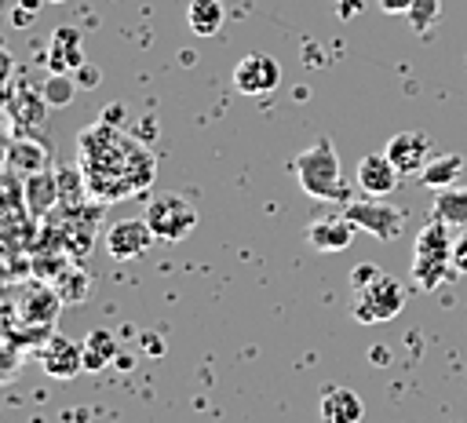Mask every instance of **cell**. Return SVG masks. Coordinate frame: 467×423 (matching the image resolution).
<instances>
[{
  "label": "cell",
  "instance_id": "1",
  "mask_svg": "<svg viewBox=\"0 0 467 423\" xmlns=\"http://www.w3.org/2000/svg\"><path fill=\"white\" fill-rule=\"evenodd\" d=\"M292 175L299 190L314 201H343V204L350 201V186L343 182V168L332 139H317L306 150H299L292 160Z\"/></svg>",
  "mask_w": 467,
  "mask_h": 423
},
{
  "label": "cell",
  "instance_id": "2",
  "mask_svg": "<svg viewBox=\"0 0 467 423\" xmlns=\"http://www.w3.org/2000/svg\"><path fill=\"white\" fill-rule=\"evenodd\" d=\"M449 222L431 219L412 244V281L423 292H434L445 281V270L452 266V241H449Z\"/></svg>",
  "mask_w": 467,
  "mask_h": 423
},
{
  "label": "cell",
  "instance_id": "3",
  "mask_svg": "<svg viewBox=\"0 0 467 423\" xmlns=\"http://www.w3.org/2000/svg\"><path fill=\"white\" fill-rule=\"evenodd\" d=\"M401 306H405V288L390 273H379L372 284L354 292V321H361V325L390 321L401 314Z\"/></svg>",
  "mask_w": 467,
  "mask_h": 423
},
{
  "label": "cell",
  "instance_id": "4",
  "mask_svg": "<svg viewBox=\"0 0 467 423\" xmlns=\"http://www.w3.org/2000/svg\"><path fill=\"white\" fill-rule=\"evenodd\" d=\"M142 219L150 222V230L157 233V241H182V237L197 226L193 204H190L186 197H179V193H161V197H153V201L146 204V215H142Z\"/></svg>",
  "mask_w": 467,
  "mask_h": 423
},
{
  "label": "cell",
  "instance_id": "5",
  "mask_svg": "<svg viewBox=\"0 0 467 423\" xmlns=\"http://www.w3.org/2000/svg\"><path fill=\"white\" fill-rule=\"evenodd\" d=\"M343 215H347L358 230H365V233H372V237H379V241H394V237H401V230H405V212L394 208V204H387L383 197L347 201Z\"/></svg>",
  "mask_w": 467,
  "mask_h": 423
},
{
  "label": "cell",
  "instance_id": "6",
  "mask_svg": "<svg viewBox=\"0 0 467 423\" xmlns=\"http://www.w3.org/2000/svg\"><path fill=\"white\" fill-rule=\"evenodd\" d=\"M36 357H40V368L51 379H73L77 372H84V343H73L62 332H51L40 343V354Z\"/></svg>",
  "mask_w": 467,
  "mask_h": 423
},
{
  "label": "cell",
  "instance_id": "7",
  "mask_svg": "<svg viewBox=\"0 0 467 423\" xmlns=\"http://www.w3.org/2000/svg\"><path fill=\"white\" fill-rule=\"evenodd\" d=\"M157 241V233L150 230L146 219H120L106 230V255L109 259H139L150 252V244Z\"/></svg>",
  "mask_w": 467,
  "mask_h": 423
},
{
  "label": "cell",
  "instance_id": "8",
  "mask_svg": "<svg viewBox=\"0 0 467 423\" xmlns=\"http://www.w3.org/2000/svg\"><path fill=\"white\" fill-rule=\"evenodd\" d=\"M281 84V66L270 55H244L234 66V88L241 95H270Z\"/></svg>",
  "mask_w": 467,
  "mask_h": 423
},
{
  "label": "cell",
  "instance_id": "9",
  "mask_svg": "<svg viewBox=\"0 0 467 423\" xmlns=\"http://www.w3.org/2000/svg\"><path fill=\"white\" fill-rule=\"evenodd\" d=\"M383 153L394 160V168H398L401 175H420V171L427 168V160L434 157V153H431V139H427L423 131H416V128L390 135V142H387Z\"/></svg>",
  "mask_w": 467,
  "mask_h": 423
},
{
  "label": "cell",
  "instance_id": "10",
  "mask_svg": "<svg viewBox=\"0 0 467 423\" xmlns=\"http://www.w3.org/2000/svg\"><path fill=\"white\" fill-rule=\"evenodd\" d=\"M401 171L394 168V160L387 153H368L358 164V190L365 197H387L390 190H398Z\"/></svg>",
  "mask_w": 467,
  "mask_h": 423
},
{
  "label": "cell",
  "instance_id": "11",
  "mask_svg": "<svg viewBox=\"0 0 467 423\" xmlns=\"http://www.w3.org/2000/svg\"><path fill=\"white\" fill-rule=\"evenodd\" d=\"M354 222L347 215H325V219H314L306 226V241L314 252H347L350 241H354Z\"/></svg>",
  "mask_w": 467,
  "mask_h": 423
},
{
  "label": "cell",
  "instance_id": "12",
  "mask_svg": "<svg viewBox=\"0 0 467 423\" xmlns=\"http://www.w3.org/2000/svg\"><path fill=\"white\" fill-rule=\"evenodd\" d=\"M84 47H80V33L73 26H62L51 33V51H47V69L51 73H77L84 66Z\"/></svg>",
  "mask_w": 467,
  "mask_h": 423
},
{
  "label": "cell",
  "instance_id": "13",
  "mask_svg": "<svg viewBox=\"0 0 467 423\" xmlns=\"http://www.w3.org/2000/svg\"><path fill=\"white\" fill-rule=\"evenodd\" d=\"M317 412H321L325 423H361L365 405L350 387H325Z\"/></svg>",
  "mask_w": 467,
  "mask_h": 423
},
{
  "label": "cell",
  "instance_id": "14",
  "mask_svg": "<svg viewBox=\"0 0 467 423\" xmlns=\"http://www.w3.org/2000/svg\"><path fill=\"white\" fill-rule=\"evenodd\" d=\"M58 179H62V175H55L51 168H44V171H36V175L26 179V201H29V208H33L36 215L47 212V208H55V204L62 201Z\"/></svg>",
  "mask_w": 467,
  "mask_h": 423
},
{
  "label": "cell",
  "instance_id": "15",
  "mask_svg": "<svg viewBox=\"0 0 467 423\" xmlns=\"http://www.w3.org/2000/svg\"><path fill=\"white\" fill-rule=\"evenodd\" d=\"M223 18H226L223 0H190V7H186V22H190L193 36H201V40L215 36L223 29Z\"/></svg>",
  "mask_w": 467,
  "mask_h": 423
},
{
  "label": "cell",
  "instance_id": "16",
  "mask_svg": "<svg viewBox=\"0 0 467 423\" xmlns=\"http://www.w3.org/2000/svg\"><path fill=\"white\" fill-rule=\"evenodd\" d=\"M431 215L449 222V226H467V186H445L434 190V204Z\"/></svg>",
  "mask_w": 467,
  "mask_h": 423
},
{
  "label": "cell",
  "instance_id": "17",
  "mask_svg": "<svg viewBox=\"0 0 467 423\" xmlns=\"http://www.w3.org/2000/svg\"><path fill=\"white\" fill-rule=\"evenodd\" d=\"M113 361H117V335L109 328L88 332V339H84V368L88 372H102Z\"/></svg>",
  "mask_w": 467,
  "mask_h": 423
},
{
  "label": "cell",
  "instance_id": "18",
  "mask_svg": "<svg viewBox=\"0 0 467 423\" xmlns=\"http://www.w3.org/2000/svg\"><path fill=\"white\" fill-rule=\"evenodd\" d=\"M460 171H463V157H460V153L431 157V160H427V168L420 171V182H423L427 190H445V186H456Z\"/></svg>",
  "mask_w": 467,
  "mask_h": 423
},
{
  "label": "cell",
  "instance_id": "19",
  "mask_svg": "<svg viewBox=\"0 0 467 423\" xmlns=\"http://www.w3.org/2000/svg\"><path fill=\"white\" fill-rule=\"evenodd\" d=\"M7 164H11V171H18L22 179H29V175H36V171L47 168V150L36 146V142L18 139V142H11V150H7Z\"/></svg>",
  "mask_w": 467,
  "mask_h": 423
},
{
  "label": "cell",
  "instance_id": "20",
  "mask_svg": "<svg viewBox=\"0 0 467 423\" xmlns=\"http://www.w3.org/2000/svg\"><path fill=\"white\" fill-rule=\"evenodd\" d=\"M40 95L47 106H69L73 95H77V80L73 73H51L44 84H40Z\"/></svg>",
  "mask_w": 467,
  "mask_h": 423
},
{
  "label": "cell",
  "instance_id": "21",
  "mask_svg": "<svg viewBox=\"0 0 467 423\" xmlns=\"http://www.w3.org/2000/svg\"><path fill=\"white\" fill-rule=\"evenodd\" d=\"M44 109H47V102H44L40 91H29V95L18 91V95L11 98V113H15L18 124H26V120H29V124H40V120H44Z\"/></svg>",
  "mask_w": 467,
  "mask_h": 423
},
{
  "label": "cell",
  "instance_id": "22",
  "mask_svg": "<svg viewBox=\"0 0 467 423\" xmlns=\"http://www.w3.org/2000/svg\"><path fill=\"white\" fill-rule=\"evenodd\" d=\"M22 368V354L11 339H0V383H11Z\"/></svg>",
  "mask_w": 467,
  "mask_h": 423
},
{
  "label": "cell",
  "instance_id": "23",
  "mask_svg": "<svg viewBox=\"0 0 467 423\" xmlns=\"http://www.w3.org/2000/svg\"><path fill=\"white\" fill-rule=\"evenodd\" d=\"M409 18H412V26H416L420 33H427L431 22L438 18V0H416L412 11H409Z\"/></svg>",
  "mask_w": 467,
  "mask_h": 423
},
{
  "label": "cell",
  "instance_id": "24",
  "mask_svg": "<svg viewBox=\"0 0 467 423\" xmlns=\"http://www.w3.org/2000/svg\"><path fill=\"white\" fill-rule=\"evenodd\" d=\"M379 273H383V270H379L376 263H361V266H354V270H350V288L358 292V288H365V284H372V281H376Z\"/></svg>",
  "mask_w": 467,
  "mask_h": 423
},
{
  "label": "cell",
  "instance_id": "25",
  "mask_svg": "<svg viewBox=\"0 0 467 423\" xmlns=\"http://www.w3.org/2000/svg\"><path fill=\"white\" fill-rule=\"evenodd\" d=\"M452 270L467 273V226H460V237L452 241Z\"/></svg>",
  "mask_w": 467,
  "mask_h": 423
},
{
  "label": "cell",
  "instance_id": "26",
  "mask_svg": "<svg viewBox=\"0 0 467 423\" xmlns=\"http://www.w3.org/2000/svg\"><path fill=\"white\" fill-rule=\"evenodd\" d=\"M11 73H15V58H11V51L0 44V91H4V84L11 80Z\"/></svg>",
  "mask_w": 467,
  "mask_h": 423
},
{
  "label": "cell",
  "instance_id": "27",
  "mask_svg": "<svg viewBox=\"0 0 467 423\" xmlns=\"http://www.w3.org/2000/svg\"><path fill=\"white\" fill-rule=\"evenodd\" d=\"M412 4L416 0H379V11H387V15H409Z\"/></svg>",
  "mask_w": 467,
  "mask_h": 423
},
{
  "label": "cell",
  "instance_id": "28",
  "mask_svg": "<svg viewBox=\"0 0 467 423\" xmlns=\"http://www.w3.org/2000/svg\"><path fill=\"white\" fill-rule=\"evenodd\" d=\"M73 80H77V84H91V88H95V84H99V69H95L91 62H84V66L73 73Z\"/></svg>",
  "mask_w": 467,
  "mask_h": 423
},
{
  "label": "cell",
  "instance_id": "29",
  "mask_svg": "<svg viewBox=\"0 0 467 423\" xmlns=\"http://www.w3.org/2000/svg\"><path fill=\"white\" fill-rule=\"evenodd\" d=\"M139 343H142V346H150L153 354H161V350H164V346H161V339H157V335H150V332H142V335H139Z\"/></svg>",
  "mask_w": 467,
  "mask_h": 423
},
{
  "label": "cell",
  "instance_id": "30",
  "mask_svg": "<svg viewBox=\"0 0 467 423\" xmlns=\"http://www.w3.org/2000/svg\"><path fill=\"white\" fill-rule=\"evenodd\" d=\"M47 4H66V0H47Z\"/></svg>",
  "mask_w": 467,
  "mask_h": 423
}]
</instances>
